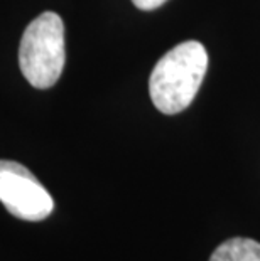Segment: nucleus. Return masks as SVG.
Returning <instances> with one entry per match:
<instances>
[{"label":"nucleus","instance_id":"1","mask_svg":"<svg viewBox=\"0 0 260 261\" xmlns=\"http://www.w3.org/2000/svg\"><path fill=\"white\" fill-rule=\"evenodd\" d=\"M208 71V53L201 42L186 41L166 53L149 80L151 99L160 113L176 115L196 98Z\"/></svg>","mask_w":260,"mask_h":261},{"label":"nucleus","instance_id":"2","mask_svg":"<svg viewBox=\"0 0 260 261\" xmlns=\"http://www.w3.org/2000/svg\"><path fill=\"white\" fill-rule=\"evenodd\" d=\"M66 61L64 25L58 14L44 12L26 27L19 47L22 74L34 88L56 85Z\"/></svg>","mask_w":260,"mask_h":261},{"label":"nucleus","instance_id":"3","mask_svg":"<svg viewBox=\"0 0 260 261\" xmlns=\"http://www.w3.org/2000/svg\"><path fill=\"white\" fill-rule=\"evenodd\" d=\"M0 202L24 221H42L54 209V201L34 174L12 160H0Z\"/></svg>","mask_w":260,"mask_h":261},{"label":"nucleus","instance_id":"4","mask_svg":"<svg viewBox=\"0 0 260 261\" xmlns=\"http://www.w3.org/2000/svg\"><path fill=\"white\" fill-rule=\"evenodd\" d=\"M209 261H260V243L250 238H231L215 249Z\"/></svg>","mask_w":260,"mask_h":261},{"label":"nucleus","instance_id":"5","mask_svg":"<svg viewBox=\"0 0 260 261\" xmlns=\"http://www.w3.org/2000/svg\"><path fill=\"white\" fill-rule=\"evenodd\" d=\"M132 2L140 10H154V9H159L160 5L166 4L168 0H132Z\"/></svg>","mask_w":260,"mask_h":261}]
</instances>
